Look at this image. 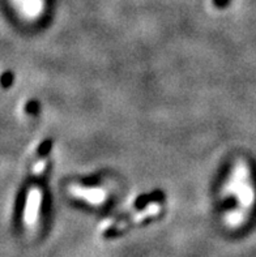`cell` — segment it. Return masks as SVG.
<instances>
[{
  "mask_svg": "<svg viewBox=\"0 0 256 257\" xmlns=\"http://www.w3.org/2000/svg\"><path fill=\"white\" fill-rule=\"evenodd\" d=\"M43 2L45 0H13V4L21 16L29 20H36L41 16V13H43Z\"/></svg>",
  "mask_w": 256,
  "mask_h": 257,
  "instance_id": "3957f363",
  "label": "cell"
},
{
  "mask_svg": "<svg viewBox=\"0 0 256 257\" xmlns=\"http://www.w3.org/2000/svg\"><path fill=\"white\" fill-rule=\"evenodd\" d=\"M42 204V193L38 189H33L28 193L25 204V212H24V221L28 226L36 225L37 218L39 215V209Z\"/></svg>",
  "mask_w": 256,
  "mask_h": 257,
  "instance_id": "7a4b0ae2",
  "label": "cell"
},
{
  "mask_svg": "<svg viewBox=\"0 0 256 257\" xmlns=\"http://www.w3.org/2000/svg\"><path fill=\"white\" fill-rule=\"evenodd\" d=\"M224 192L227 199H233L235 208L226 213L225 221L229 226H239L256 204V187L252 174L244 161H237L229 173Z\"/></svg>",
  "mask_w": 256,
  "mask_h": 257,
  "instance_id": "6da1fadb",
  "label": "cell"
}]
</instances>
